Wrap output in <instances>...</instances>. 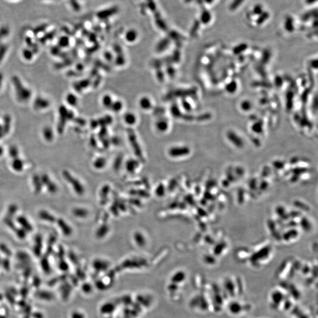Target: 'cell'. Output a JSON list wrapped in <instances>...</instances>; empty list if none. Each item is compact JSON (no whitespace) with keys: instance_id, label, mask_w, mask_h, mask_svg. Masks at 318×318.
<instances>
[{"instance_id":"cell-1","label":"cell","mask_w":318,"mask_h":318,"mask_svg":"<svg viewBox=\"0 0 318 318\" xmlns=\"http://www.w3.org/2000/svg\"><path fill=\"white\" fill-rule=\"evenodd\" d=\"M12 81L18 100L20 102L27 101L31 97V91L23 85L18 77H13Z\"/></svg>"},{"instance_id":"cell-2","label":"cell","mask_w":318,"mask_h":318,"mask_svg":"<svg viewBox=\"0 0 318 318\" xmlns=\"http://www.w3.org/2000/svg\"><path fill=\"white\" fill-rule=\"evenodd\" d=\"M62 176L64 179L71 184L74 192L77 194L79 195H82L84 194L85 190L83 185L77 179L74 177L69 171L64 170L62 171Z\"/></svg>"},{"instance_id":"cell-3","label":"cell","mask_w":318,"mask_h":318,"mask_svg":"<svg viewBox=\"0 0 318 318\" xmlns=\"http://www.w3.org/2000/svg\"><path fill=\"white\" fill-rule=\"evenodd\" d=\"M59 111L60 118V122L58 125L57 130L59 133H61L63 131V129L64 127L65 122L67 121V120L71 118L72 117L71 116H73V114L71 112L68 111L67 109L64 106L60 107Z\"/></svg>"},{"instance_id":"cell-4","label":"cell","mask_w":318,"mask_h":318,"mask_svg":"<svg viewBox=\"0 0 318 318\" xmlns=\"http://www.w3.org/2000/svg\"><path fill=\"white\" fill-rule=\"evenodd\" d=\"M168 153L171 157H179L186 155L189 153V149L186 147H171Z\"/></svg>"},{"instance_id":"cell-5","label":"cell","mask_w":318,"mask_h":318,"mask_svg":"<svg viewBox=\"0 0 318 318\" xmlns=\"http://www.w3.org/2000/svg\"><path fill=\"white\" fill-rule=\"evenodd\" d=\"M57 223L63 234L65 236H70L72 234L73 229L72 227L65 220L62 219H59L57 220Z\"/></svg>"},{"instance_id":"cell-6","label":"cell","mask_w":318,"mask_h":318,"mask_svg":"<svg viewBox=\"0 0 318 318\" xmlns=\"http://www.w3.org/2000/svg\"><path fill=\"white\" fill-rule=\"evenodd\" d=\"M43 249V239L41 235L38 234L34 237V245L33 246L34 254L39 257L41 255Z\"/></svg>"},{"instance_id":"cell-7","label":"cell","mask_w":318,"mask_h":318,"mask_svg":"<svg viewBox=\"0 0 318 318\" xmlns=\"http://www.w3.org/2000/svg\"><path fill=\"white\" fill-rule=\"evenodd\" d=\"M49 101L46 98L38 97L34 101V107L36 110H41L48 108L49 106Z\"/></svg>"},{"instance_id":"cell-8","label":"cell","mask_w":318,"mask_h":318,"mask_svg":"<svg viewBox=\"0 0 318 318\" xmlns=\"http://www.w3.org/2000/svg\"><path fill=\"white\" fill-rule=\"evenodd\" d=\"M17 221L21 226V228L24 229L27 232H32L33 231V227L30 223L28 219L23 216H18L17 218Z\"/></svg>"},{"instance_id":"cell-9","label":"cell","mask_w":318,"mask_h":318,"mask_svg":"<svg viewBox=\"0 0 318 318\" xmlns=\"http://www.w3.org/2000/svg\"><path fill=\"white\" fill-rule=\"evenodd\" d=\"M38 217L41 220L49 222V223H54L56 221V218L54 216H53L49 211L46 210H40L38 212Z\"/></svg>"},{"instance_id":"cell-10","label":"cell","mask_w":318,"mask_h":318,"mask_svg":"<svg viewBox=\"0 0 318 318\" xmlns=\"http://www.w3.org/2000/svg\"><path fill=\"white\" fill-rule=\"evenodd\" d=\"M32 180H33V185L35 193L36 194L40 193L43 186L42 182H41V180L40 176L37 174H34Z\"/></svg>"},{"instance_id":"cell-11","label":"cell","mask_w":318,"mask_h":318,"mask_svg":"<svg viewBox=\"0 0 318 318\" xmlns=\"http://www.w3.org/2000/svg\"><path fill=\"white\" fill-rule=\"evenodd\" d=\"M35 296H36L38 298L41 300L47 301H50L52 300L54 297V296L52 293L49 292L48 291H37V292L35 294Z\"/></svg>"},{"instance_id":"cell-12","label":"cell","mask_w":318,"mask_h":318,"mask_svg":"<svg viewBox=\"0 0 318 318\" xmlns=\"http://www.w3.org/2000/svg\"><path fill=\"white\" fill-rule=\"evenodd\" d=\"M24 161L18 157L14 159L11 163V167L14 171L20 172L21 171L24 169Z\"/></svg>"},{"instance_id":"cell-13","label":"cell","mask_w":318,"mask_h":318,"mask_svg":"<svg viewBox=\"0 0 318 318\" xmlns=\"http://www.w3.org/2000/svg\"><path fill=\"white\" fill-rule=\"evenodd\" d=\"M73 215L78 218H85L88 215V211L86 208H75L72 210Z\"/></svg>"},{"instance_id":"cell-14","label":"cell","mask_w":318,"mask_h":318,"mask_svg":"<svg viewBox=\"0 0 318 318\" xmlns=\"http://www.w3.org/2000/svg\"><path fill=\"white\" fill-rule=\"evenodd\" d=\"M43 135L44 139L47 142H51L54 138V133L52 129L49 127H46L43 131Z\"/></svg>"},{"instance_id":"cell-15","label":"cell","mask_w":318,"mask_h":318,"mask_svg":"<svg viewBox=\"0 0 318 318\" xmlns=\"http://www.w3.org/2000/svg\"><path fill=\"white\" fill-rule=\"evenodd\" d=\"M134 239L136 244L139 246H143L146 244V239L143 234L140 232H135L134 234Z\"/></svg>"},{"instance_id":"cell-16","label":"cell","mask_w":318,"mask_h":318,"mask_svg":"<svg viewBox=\"0 0 318 318\" xmlns=\"http://www.w3.org/2000/svg\"><path fill=\"white\" fill-rule=\"evenodd\" d=\"M60 290L61 292V296L63 299V300H67L68 297L69 296L70 292H71V287L68 283H65L62 286H61L60 288Z\"/></svg>"},{"instance_id":"cell-17","label":"cell","mask_w":318,"mask_h":318,"mask_svg":"<svg viewBox=\"0 0 318 318\" xmlns=\"http://www.w3.org/2000/svg\"><path fill=\"white\" fill-rule=\"evenodd\" d=\"M2 126L5 135L7 134L9 132L11 127V118L8 115H6L4 117V123Z\"/></svg>"},{"instance_id":"cell-18","label":"cell","mask_w":318,"mask_h":318,"mask_svg":"<svg viewBox=\"0 0 318 318\" xmlns=\"http://www.w3.org/2000/svg\"><path fill=\"white\" fill-rule=\"evenodd\" d=\"M41 266L43 270L46 273H49L51 272V267L49 260L46 257H43L41 260Z\"/></svg>"},{"instance_id":"cell-19","label":"cell","mask_w":318,"mask_h":318,"mask_svg":"<svg viewBox=\"0 0 318 318\" xmlns=\"http://www.w3.org/2000/svg\"><path fill=\"white\" fill-rule=\"evenodd\" d=\"M124 122L128 124L133 125L136 122V117L132 113H128L124 115Z\"/></svg>"},{"instance_id":"cell-20","label":"cell","mask_w":318,"mask_h":318,"mask_svg":"<svg viewBox=\"0 0 318 318\" xmlns=\"http://www.w3.org/2000/svg\"><path fill=\"white\" fill-rule=\"evenodd\" d=\"M140 107L145 110L150 109L151 107V102L150 100L147 97H143L140 101Z\"/></svg>"},{"instance_id":"cell-21","label":"cell","mask_w":318,"mask_h":318,"mask_svg":"<svg viewBox=\"0 0 318 318\" xmlns=\"http://www.w3.org/2000/svg\"><path fill=\"white\" fill-rule=\"evenodd\" d=\"M106 164V160L103 157H100L96 159L94 162V166L97 169H103Z\"/></svg>"},{"instance_id":"cell-22","label":"cell","mask_w":318,"mask_h":318,"mask_svg":"<svg viewBox=\"0 0 318 318\" xmlns=\"http://www.w3.org/2000/svg\"><path fill=\"white\" fill-rule=\"evenodd\" d=\"M3 221L4 223V224L8 227L10 228V229H11L12 231H15V229L17 228V226L14 221V220H12L11 218H10V217H8V216H6L5 218H4Z\"/></svg>"},{"instance_id":"cell-23","label":"cell","mask_w":318,"mask_h":318,"mask_svg":"<svg viewBox=\"0 0 318 318\" xmlns=\"http://www.w3.org/2000/svg\"><path fill=\"white\" fill-rule=\"evenodd\" d=\"M17 211H18V206L16 205L15 204L10 205V206H9V207L7 209V215H8L7 216L12 218L13 216L15 215Z\"/></svg>"},{"instance_id":"cell-24","label":"cell","mask_w":318,"mask_h":318,"mask_svg":"<svg viewBox=\"0 0 318 318\" xmlns=\"http://www.w3.org/2000/svg\"><path fill=\"white\" fill-rule=\"evenodd\" d=\"M16 257L20 260V262H30V258L29 255L24 252H19L17 253Z\"/></svg>"},{"instance_id":"cell-25","label":"cell","mask_w":318,"mask_h":318,"mask_svg":"<svg viewBox=\"0 0 318 318\" xmlns=\"http://www.w3.org/2000/svg\"><path fill=\"white\" fill-rule=\"evenodd\" d=\"M46 187L49 192L52 194L56 193L58 191V187L57 184L54 183L52 180H51L49 183L46 185Z\"/></svg>"},{"instance_id":"cell-26","label":"cell","mask_w":318,"mask_h":318,"mask_svg":"<svg viewBox=\"0 0 318 318\" xmlns=\"http://www.w3.org/2000/svg\"><path fill=\"white\" fill-rule=\"evenodd\" d=\"M66 100H67V102L68 104H69L71 106H75L77 104L78 99L77 98V97L73 94H68L67 96Z\"/></svg>"},{"instance_id":"cell-27","label":"cell","mask_w":318,"mask_h":318,"mask_svg":"<svg viewBox=\"0 0 318 318\" xmlns=\"http://www.w3.org/2000/svg\"><path fill=\"white\" fill-rule=\"evenodd\" d=\"M9 155L12 159L17 158L19 154V151L18 150V148L15 146H11L9 148L8 150Z\"/></svg>"},{"instance_id":"cell-28","label":"cell","mask_w":318,"mask_h":318,"mask_svg":"<svg viewBox=\"0 0 318 318\" xmlns=\"http://www.w3.org/2000/svg\"><path fill=\"white\" fill-rule=\"evenodd\" d=\"M156 126H157V129L159 130V131H160L161 132H165V131L167 130V127H168V124L167 123V122L165 120H163L159 121L158 122H157Z\"/></svg>"},{"instance_id":"cell-29","label":"cell","mask_w":318,"mask_h":318,"mask_svg":"<svg viewBox=\"0 0 318 318\" xmlns=\"http://www.w3.org/2000/svg\"><path fill=\"white\" fill-rule=\"evenodd\" d=\"M14 232L15 233V234L16 236L19 238V239H24L26 236H27V232L25 231L24 229H23V228H18L17 227L15 229V230L14 231Z\"/></svg>"},{"instance_id":"cell-30","label":"cell","mask_w":318,"mask_h":318,"mask_svg":"<svg viewBox=\"0 0 318 318\" xmlns=\"http://www.w3.org/2000/svg\"><path fill=\"white\" fill-rule=\"evenodd\" d=\"M0 250L7 256H11L12 255V252L10 248L5 244H0Z\"/></svg>"},{"instance_id":"cell-31","label":"cell","mask_w":318,"mask_h":318,"mask_svg":"<svg viewBox=\"0 0 318 318\" xmlns=\"http://www.w3.org/2000/svg\"><path fill=\"white\" fill-rule=\"evenodd\" d=\"M23 56L26 60H31L33 57V50L30 49H24L23 51Z\"/></svg>"},{"instance_id":"cell-32","label":"cell","mask_w":318,"mask_h":318,"mask_svg":"<svg viewBox=\"0 0 318 318\" xmlns=\"http://www.w3.org/2000/svg\"><path fill=\"white\" fill-rule=\"evenodd\" d=\"M137 162H135V161L130 160L127 163V165H126L127 169L129 171H133L137 168Z\"/></svg>"},{"instance_id":"cell-33","label":"cell","mask_w":318,"mask_h":318,"mask_svg":"<svg viewBox=\"0 0 318 318\" xmlns=\"http://www.w3.org/2000/svg\"><path fill=\"white\" fill-rule=\"evenodd\" d=\"M103 103L106 107H111L113 104L112 98L109 95H106L103 98Z\"/></svg>"},{"instance_id":"cell-34","label":"cell","mask_w":318,"mask_h":318,"mask_svg":"<svg viewBox=\"0 0 318 318\" xmlns=\"http://www.w3.org/2000/svg\"><path fill=\"white\" fill-rule=\"evenodd\" d=\"M2 267L5 270H9L10 269V262L8 259H4L1 260Z\"/></svg>"},{"instance_id":"cell-35","label":"cell","mask_w":318,"mask_h":318,"mask_svg":"<svg viewBox=\"0 0 318 318\" xmlns=\"http://www.w3.org/2000/svg\"><path fill=\"white\" fill-rule=\"evenodd\" d=\"M59 44L62 47H66L69 44V40L67 37H61L59 41Z\"/></svg>"},{"instance_id":"cell-36","label":"cell","mask_w":318,"mask_h":318,"mask_svg":"<svg viewBox=\"0 0 318 318\" xmlns=\"http://www.w3.org/2000/svg\"><path fill=\"white\" fill-rule=\"evenodd\" d=\"M122 103L119 101H117L116 103H113L110 108H111L112 110H114V111H119L122 109Z\"/></svg>"},{"instance_id":"cell-37","label":"cell","mask_w":318,"mask_h":318,"mask_svg":"<svg viewBox=\"0 0 318 318\" xmlns=\"http://www.w3.org/2000/svg\"><path fill=\"white\" fill-rule=\"evenodd\" d=\"M7 51V47L5 45L0 46V62L3 60Z\"/></svg>"},{"instance_id":"cell-38","label":"cell","mask_w":318,"mask_h":318,"mask_svg":"<svg viewBox=\"0 0 318 318\" xmlns=\"http://www.w3.org/2000/svg\"><path fill=\"white\" fill-rule=\"evenodd\" d=\"M58 266H59V268L62 271H66L68 269V265L67 263L64 260L63 261L62 260H61L59 262Z\"/></svg>"},{"instance_id":"cell-39","label":"cell","mask_w":318,"mask_h":318,"mask_svg":"<svg viewBox=\"0 0 318 318\" xmlns=\"http://www.w3.org/2000/svg\"><path fill=\"white\" fill-rule=\"evenodd\" d=\"M156 194H157V196H163V195L164 194V192H165L164 186L163 185H161V186H158L157 188L156 189Z\"/></svg>"},{"instance_id":"cell-40","label":"cell","mask_w":318,"mask_h":318,"mask_svg":"<svg viewBox=\"0 0 318 318\" xmlns=\"http://www.w3.org/2000/svg\"><path fill=\"white\" fill-rule=\"evenodd\" d=\"M31 273H32L31 268L30 266H28V267H27L26 268H25L24 271L23 272V275H24L25 278H28L30 276Z\"/></svg>"},{"instance_id":"cell-41","label":"cell","mask_w":318,"mask_h":318,"mask_svg":"<svg viewBox=\"0 0 318 318\" xmlns=\"http://www.w3.org/2000/svg\"><path fill=\"white\" fill-rule=\"evenodd\" d=\"M57 240V237L56 236V235L54 234H52L50 236V237L49 239V241H48V243H49V246H51V245H53L54 243H56Z\"/></svg>"},{"instance_id":"cell-42","label":"cell","mask_w":318,"mask_h":318,"mask_svg":"<svg viewBox=\"0 0 318 318\" xmlns=\"http://www.w3.org/2000/svg\"><path fill=\"white\" fill-rule=\"evenodd\" d=\"M5 296H6L7 299H8V301L11 304H14V303H15V300H14V296H13L12 294H11V293H6V294H5Z\"/></svg>"},{"instance_id":"cell-43","label":"cell","mask_w":318,"mask_h":318,"mask_svg":"<svg viewBox=\"0 0 318 318\" xmlns=\"http://www.w3.org/2000/svg\"><path fill=\"white\" fill-rule=\"evenodd\" d=\"M72 318H84V315L78 312H74L72 315Z\"/></svg>"},{"instance_id":"cell-44","label":"cell","mask_w":318,"mask_h":318,"mask_svg":"<svg viewBox=\"0 0 318 318\" xmlns=\"http://www.w3.org/2000/svg\"><path fill=\"white\" fill-rule=\"evenodd\" d=\"M41 284V279L37 277L36 276L33 279V285L35 287H38Z\"/></svg>"},{"instance_id":"cell-45","label":"cell","mask_w":318,"mask_h":318,"mask_svg":"<svg viewBox=\"0 0 318 318\" xmlns=\"http://www.w3.org/2000/svg\"><path fill=\"white\" fill-rule=\"evenodd\" d=\"M59 281V278H53V279H51L49 281L48 285H49V286H52L54 285H56Z\"/></svg>"},{"instance_id":"cell-46","label":"cell","mask_w":318,"mask_h":318,"mask_svg":"<svg viewBox=\"0 0 318 318\" xmlns=\"http://www.w3.org/2000/svg\"><path fill=\"white\" fill-rule=\"evenodd\" d=\"M28 293V289L27 288H23L21 291V295L23 297H26Z\"/></svg>"},{"instance_id":"cell-47","label":"cell","mask_w":318,"mask_h":318,"mask_svg":"<svg viewBox=\"0 0 318 318\" xmlns=\"http://www.w3.org/2000/svg\"><path fill=\"white\" fill-rule=\"evenodd\" d=\"M82 289L85 292H89V291H90V285L88 284H84L83 285V286H82Z\"/></svg>"},{"instance_id":"cell-48","label":"cell","mask_w":318,"mask_h":318,"mask_svg":"<svg viewBox=\"0 0 318 318\" xmlns=\"http://www.w3.org/2000/svg\"><path fill=\"white\" fill-rule=\"evenodd\" d=\"M32 316L34 318H43V315L41 313L35 312L32 315Z\"/></svg>"},{"instance_id":"cell-49","label":"cell","mask_w":318,"mask_h":318,"mask_svg":"<svg viewBox=\"0 0 318 318\" xmlns=\"http://www.w3.org/2000/svg\"><path fill=\"white\" fill-rule=\"evenodd\" d=\"M64 255V250H63V249L61 247L60 249V250H59V252H58V257H62L63 256V255Z\"/></svg>"},{"instance_id":"cell-50","label":"cell","mask_w":318,"mask_h":318,"mask_svg":"<svg viewBox=\"0 0 318 318\" xmlns=\"http://www.w3.org/2000/svg\"><path fill=\"white\" fill-rule=\"evenodd\" d=\"M31 310V307H30V306L29 305H26L25 309H24V312L25 314H29Z\"/></svg>"},{"instance_id":"cell-51","label":"cell","mask_w":318,"mask_h":318,"mask_svg":"<svg viewBox=\"0 0 318 318\" xmlns=\"http://www.w3.org/2000/svg\"><path fill=\"white\" fill-rule=\"evenodd\" d=\"M4 135H5V134H4L3 129H2V126L1 125H0V138L3 137Z\"/></svg>"},{"instance_id":"cell-52","label":"cell","mask_w":318,"mask_h":318,"mask_svg":"<svg viewBox=\"0 0 318 318\" xmlns=\"http://www.w3.org/2000/svg\"><path fill=\"white\" fill-rule=\"evenodd\" d=\"M2 80H3V75L1 73H0V88L1 87Z\"/></svg>"},{"instance_id":"cell-53","label":"cell","mask_w":318,"mask_h":318,"mask_svg":"<svg viewBox=\"0 0 318 318\" xmlns=\"http://www.w3.org/2000/svg\"><path fill=\"white\" fill-rule=\"evenodd\" d=\"M4 153V148L1 146H0V156H2Z\"/></svg>"},{"instance_id":"cell-54","label":"cell","mask_w":318,"mask_h":318,"mask_svg":"<svg viewBox=\"0 0 318 318\" xmlns=\"http://www.w3.org/2000/svg\"><path fill=\"white\" fill-rule=\"evenodd\" d=\"M23 318H30V315H29L28 314V315L27 314V315H26Z\"/></svg>"},{"instance_id":"cell-55","label":"cell","mask_w":318,"mask_h":318,"mask_svg":"<svg viewBox=\"0 0 318 318\" xmlns=\"http://www.w3.org/2000/svg\"><path fill=\"white\" fill-rule=\"evenodd\" d=\"M1 260H2L0 259V266H1Z\"/></svg>"},{"instance_id":"cell-56","label":"cell","mask_w":318,"mask_h":318,"mask_svg":"<svg viewBox=\"0 0 318 318\" xmlns=\"http://www.w3.org/2000/svg\"><path fill=\"white\" fill-rule=\"evenodd\" d=\"M0 318H4V317H3V316H0Z\"/></svg>"},{"instance_id":"cell-57","label":"cell","mask_w":318,"mask_h":318,"mask_svg":"<svg viewBox=\"0 0 318 318\" xmlns=\"http://www.w3.org/2000/svg\"><path fill=\"white\" fill-rule=\"evenodd\" d=\"M48 1H49V0H48Z\"/></svg>"}]
</instances>
